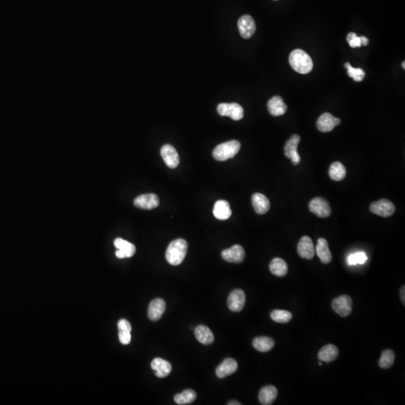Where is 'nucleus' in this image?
I'll list each match as a JSON object with an SVG mask.
<instances>
[{"instance_id": "f257e3e1", "label": "nucleus", "mask_w": 405, "mask_h": 405, "mask_svg": "<svg viewBox=\"0 0 405 405\" xmlns=\"http://www.w3.org/2000/svg\"><path fill=\"white\" fill-rule=\"evenodd\" d=\"M188 243L183 239H177L170 243L166 251V260L172 266L181 264L186 256Z\"/></svg>"}, {"instance_id": "f03ea898", "label": "nucleus", "mask_w": 405, "mask_h": 405, "mask_svg": "<svg viewBox=\"0 0 405 405\" xmlns=\"http://www.w3.org/2000/svg\"><path fill=\"white\" fill-rule=\"evenodd\" d=\"M289 62L294 71L303 75H306L311 72L314 66L310 56L300 49L292 51L289 57Z\"/></svg>"}, {"instance_id": "7ed1b4c3", "label": "nucleus", "mask_w": 405, "mask_h": 405, "mask_svg": "<svg viewBox=\"0 0 405 405\" xmlns=\"http://www.w3.org/2000/svg\"><path fill=\"white\" fill-rule=\"evenodd\" d=\"M241 144L237 141H230L218 145L212 152V156L216 160L224 162L234 158L240 151Z\"/></svg>"}, {"instance_id": "20e7f679", "label": "nucleus", "mask_w": 405, "mask_h": 405, "mask_svg": "<svg viewBox=\"0 0 405 405\" xmlns=\"http://www.w3.org/2000/svg\"><path fill=\"white\" fill-rule=\"evenodd\" d=\"M218 113L222 117H229L232 120H242L244 116L243 107L237 103H222L217 107Z\"/></svg>"}, {"instance_id": "39448f33", "label": "nucleus", "mask_w": 405, "mask_h": 405, "mask_svg": "<svg viewBox=\"0 0 405 405\" xmlns=\"http://www.w3.org/2000/svg\"><path fill=\"white\" fill-rule=\"evenodd\" d=\"M332 309L342 318L349 316L353 308V301L348 295H342L334 299L332 303Z\"/></svg>"}, {"instance_id": "423d86ee", "label": "nucleus", "mask_w": 405, "mask_h": 405, "mask_svg": "<svg viewBox=\"0 0 405 405\" xmlns=\"http://www.w3.org/2000/svg\"><path fill=\"white\" fill-rule=\"evenodd\" d=\"M308 208L312 213L319 218L329 217L332 212L328 201L321 197H317L311 200L308 204Z\"/></svg>"}, {"instance_id": "0eeeda50", "label": "nucleus", "mask_w": 405, "mask_h": 405, "mask_svg": "<svg viewBox=\"0 0 405 405\" xmlns=\"http://www.w3.org/2000/svg\"><path fill=\"white\" fill-rule=\"evenodd\" d=\"M300 141L301 138L300 135H292L284 146V155L287 159H291L293 165H298L301 161V158L298 153V145L300 143Z\"/></svg>"}, {"instance_id": "6e6552de", "label": "nucleus", "mask_w": 405, "mask_h": 405, "mask_svg": "<svg viewBox=\"0 0 405 405\" xmlns=\"http://www.w3.org/2000/svg\"><path fill=\"white\" fill-rule=\"evenodd\" d=\"M370 211L374 214L386 218L394 214L396 207L391 201L386 199H381L371 203Z\"/></svg>"}, {"instance_id": "1a4fd4ad", "label": "nucleus", "mask_w": 405, "mask_h": 405, "mask_svg": "<svg viewBox=\"0 0 405 405\" xmlns=\"http://www.w3.org/2000/svg\"><path fill=\"white\" fill-rule=\"evenodd\" d=\"M245 292L240 289H236L230 293L227 300L229 309L234 312H240L244 308L245 304Z\"/></svg>"}, {"instance_id": "9d476101", "label": "nucleus", "mask_w": 405, "mask_h": 405, "mask_svg": "<svg viewBox=\"0 0 405 405\" xmlns=\"http://www.w3.org/2000/svg\"><path fill=\"white\" fill-rule=\"evenodd\" d=\"M238 29L240 36L243 39H248L252 37L256 30L255 20L250 15H243L239 19Z\"/></svg>"}, {"instance_id": "9b49d317", "label": "nucleus", "mask_w": 405, "mask_h": 405, "mask_svg": "<svg viewBox=\"0 0 405 405\" xmlns=\"http://www.w3.org/2000/svg\"><path fill=\"white\" fill-rule=\"evenodd\" d=\"M299 255L303 259L311 260L315 255V248L312 240L308 236H304L300 239L297 245Z\"/></svg>"}, {"instance_id": "f8f14e48", "label": "nucleus", "mask_w": 405, "mask_h": 405, "mask_svg": "<svg viewBox=\"0 0 405 405\" xmlns=\"http://www.w3.org/2000/svg\"><path fill=\"white\" fill-rule=\"evenodd\" d=\"M222 257L227 262L240 263L245 260V250L240 245H234L222 251Z\"/></svg>"}, {"instance_id": "ddd939ff", "label": "nucleus", "mask_w": 405, "mask_h": 405, "mask_svg": "<svg viewBox=\"0 0 405 405\" xmlns=\"http://www.w3.org/2000/svg\"><path fill=\"white\" fill-rule=\"evenodd\" d=\"M161 156L167 167L170 168H176L180 164L178 153L175 148L171 145L165 144L162 146L161 149Z\"/></svg>"}, {"instance_id": "4468645a", "label": "nucleus", "mask_w": 405, "mask_h": 405, "mask_svg": "<svg viewBox=\"0 0 405 405\" xmlns=\"http://www.w3.org/2000/svg\"><path fill=\"white\" fill-rule=\"evenodd\" d=\"M114 245L117 248L116 251V256L120 259L125 258H131L133 256L136 251V248L132 243L124 240L123 239L117 238L114 240Z\"/></svg>"}, {"instance_id": "2eb2a0df", "label": "nucleus", "mask_w": 405, "mask_h": 405, "mask_svg": "<svg viewBox=\"0 0 405 405\" xmlns=\"http://www.w3.org/2000/svg\"><path fill=\"white\" fill-rule=\"evenodd\" d=\"M340 124V119L334 117L329 113H324L318 118L317 127L321 132H329Z\"/></svg>"}, {"instance_id": "dca6fc26", "label": "nucleus", "mask_w": 405, "mask_h": 405, "mask_svg": "<svg viewBox=\"0 0 405 405\" xmlns=\"http://www.w3.org/2000/svg\"><path fill=\"white\" fill-rule=\"evenodd\" d=\"M134 203L140 209H153L159 206V198L155 194H146L137 197Z\"/></svg>"}, {"instance_id": "f3484780", "label": "nucleus", "mask_w": 405, "mask_h": 405, "mask_svg": "<svg viewBox=\"0 0 405 405\" xmlns=\"http://www.w3.org/2000/svg\"><path fill=\"white\" fill-rule=\"evenodd\" d=\"M238 369V364L234 359L227 358L222 362L216 368V375L219 378H224L234 374Z\"/></svg>"}, {"instance_id": "a211bd4d", "label": "nucleus", "mask_w": 405, "mask_h": 405, "mask_svg": "<svg viewBox=\"0 0 405 405\" xmlns=\"http://www.w3.org/2000/svg\"><path fill=\"white\" fill-rule=\"evenodd\" d=\"M166 309V303L162 299H156L149 304L148 308V317L153 321L161 319Z\"/></svg>"}, {"instance_id": "6ab92c4d", "label": "nucleus", "mask_w": 405, "mask_h": 405, "mask_svg": "<svg viewBox=\"0 0 405 405\" xmlns=\"http://www.w3.org/2000/svg\"><path fill=\"white\" fill-rule=\"evenodd\" d=\"M252 206L255 212L259 215H263L270 209V202L264 195L255 193L251 197Z\"/></svg>"}, {"instance_id": "aec40b11", "label": "nucleus", "mask_w": 405, "mask_h": 405, "mask_svg": "<svg viewBox=\"0 0 405 405\" xmlns=\"http://www.w3.org/2000/svg\"><path fill=\"white\" fill-rule=\"evenodd\" d=\"M267 107L269 114L273 117L284 115L287 110V104L284 102L283 99L280 96H274L269 99Z\"/></svg>"}, {"instance_id": "412c9836", "label": "nucleus", "mask_w": 405, "mask_h": 405, "mask_svg": "<svg viewBox=\"0 0 405 405\" xmlns=\"http://www.w3.org/2000/svg\"><path fill=\"white\" fill-rule=\"evenodd\" d=\"M151 368L156 371L155 374L156 376L160 378H164L168 376L172 370L170 363L167 360L161 358L154 359L151 363Z\"/></svg>"}, {"instance_id": "4be33fe9", "label": "nucleus", "mask_w": 405, "mask_h": 405, "mask_svg": "<svg viewBox=\"0 0 405 405\" xmlns=\"http://www.w3.org/2000/svg\"><path fill=\"white\" fill-rule=\"evenodd\" d=\"M315 252L317 253V255L324 264H329V263L332 261V254L329 250L327 241L325 239L320 238L318 240Z\"/></svg>"}, {"instance_id": "5701e85b", "label": "nucleus", "mask_w": 405, "mask_h": 405, "mask_svg": "<svg viewBox=\"0 0 405 405\" xmlns=\"http://www.w3.org/2000/svg\"><path fill=\"white\" fill-rule=\"evenodd\" d=\"M230 204L224 200L216 201L213 208V215L219 220H227L231 216Z\"/></svg>"}, {"instance_id": "b1692460", "label": "nucleus", "mask_w": 405, "mask_h": 405, "mask_svg": "<svg viewBox=\"0 0 405 405\" xmlns=\"http://www.w3.org/2000/svg\"><path fill=\"white\" fill-rule=\"evenodd\" d=\"M339 354V349L336 345L326 344L318 352V358L320 361L331 363L337 359Z\"/></svg>"}, {"instance_id": "393cba45", "label": "nucleus", "mask_w": 405, "mask_h": 405, "mask_svg": "<svg viewBox=\"0 0 405 405\" xmlns=\"http://www.w3.org/2000/svg\"><path fill=\"white\" fill-rule=\"evenodd\" d=\"M195 338L200 343L209 345L214 342V335L212 333L209 327L204 325H199L195 328Z\"/></svg>"}, {"instance_id": "a878e982", "label": "nucleus", "mask_w": 405, "mask_h": 405, "mask_svg": "<svg viewBox=\"0 0 405 405\" xmlns=\"http://www.w3.org/2000/svg\"><path fill=\"white\" fill-rule=\"evenodd\" d=\"M278 396V390L272 385L264 386L259 393V401L261 405H270L276 400Z\"/></svg>"}, {"instance_id": "bb28decb", "label": "nucleus", "mask_w": 405, "mask_h": 405, "mask_svg": "<svg viewBox=\"0 0 405 405\" xmlns=\"http://www.w3.org/2000/svg\"><path fill=\"white\" fill-rule=\"evenodd\" d=\"M270 272L277 277H284L288 272L287 263L282 258H276L269 263Z\"/></svg>"}, {"instance_id": "cd10ccee", "label": "nucleus", "mask_w": 405, "mask_h": 405, "mask_svg": "<svg viewBox=\"0 0 405 405\" xmlns=\"http://www.w3.org/2000/svg\"><path fill=\"white\" fill-rule=\"evenodd\" d=\"M253 346L257 350L263 353L269 351L275 346V341L266 336H260L253 340Z\"/></svg>"}, {"instance_id": "c85d7f7f", "label": "nucleus", "mask_w": 405, "mask_h": 405, "mask_svg": "<svg viewBox=\"0 0 405 405\" xmlns=\"http://www.w3.org/2000/svg\"><path fill=\"white\" fill-rule=\"evenodd\" d=\"M329 175L334 181L343 180L346 177L345 167L341 162H334L329 167Z\"/></svg>"}, {"instance_id": "c756f323", "label": "nucleus", "mask_w": 405, "mask_h": 405, "mask_svg": "<svg viewBox=\"0 0 405 405\" xmlns=\"http://www.w3.org/2000/svg\"><path fill=\"white\" fill-rule=\"evenodd\" d=\"M197 399V394L192 389H186L182 393L177 394L174 396V402L180 405H189L193 403Z\"/></svg>"}, {"instance_id": "7c9ffc66", "label": "nucleus", "mask_w": 405, "mask_h": 405, "mask_svg": "<svg viewBox=\"0 0 405 405\" xmlns=\"http://www.w3.org/2000/svg\"><path fill=\"white\" fill-rule=\"evenodd\" d=\"M395 359H396V355L393 350L386 349L382 352L379 360V366L382 369L390 368L395 363Z\"/></svg>"}, {"instance_id": "2f4dec72", "label": "nucleus", "mask_w": 405, "mask_h": 405, "mask_svg": "<svg viewBox=\"0 0 405 405\" xmlns=\"http://www.w3.org/2000/svg\"><path fill=\"white\" fill-rule=\"evenodd\" d=\"M271 318L275 322L279 324H287L293 318L291 313L285 310H274L270 314Z\"/></svg>"}, {"instance_id": "473e14b6", "label": "nucleus", "mask_w": 405, "mask_h": 405, "mask_svg": "<svg viewBox=\"0 0 405 405\" xmlns=\"http://www.w3.org/2000/svg\"><path fill=\"white\" fill-rule=\"evenodd\" d=\"M344 67L347 68L348 76L353 78L356 82H360L364 79L365 73L362 68H353L349 62L345 63Z\"/></svg>"}, {"instance_id": "72a5a7b5", "label": "nucleus", "mask_w": 405, "mask_h": 405, "mask_svg": "<svg viewBox=\"0 0 405 405\" xmlns=\"http://www.w3.org/2000/svg\"><path fill=\"white\" fill-rule=\"evenodd\" d=\"M367 260V255L363 251H360L349 255L347 261L348 265L364 264Z\"/></svg>"}, {"instance_id": "f704fd0d", "label": "nucleus", "mask_w": 405, "mask_h": 405, "mask_svg": "<svg viewBox=\"0 0 405 405\" xmlns=\"http://www.w3.org/2000/svg\"><path fill=\"white\" fill-rule=\"evenodd\" d=\"M347 42H348L349 45L350 47H353V48H355V47H361V40H360V37L357 36V35L354 33H348L347 36Z\"/></svg>"}, {"instance_id": "c9c22d12", "label": "nucleus", "mask_w": 405, "mask_h": 405, "mask_svg": "<svg viewBox=\"0 0 405 405\" xmlns=\"http://www.w3.org/2000/svg\"><path fill=\"white\" fill-rule=\"evenodd\" d=\"M119 339L121 344L124 345L128 344L131 340V332L119 330Z\"/></svg>"}, {"instance_id": "e433bc0d", "label": "nucleus", "mask_w": 405, "mask_h": 405, "mask_svg": "<svg viewBox=\"0 0 405 405\" xmlns=\"http://www.w3.org/2000/svg\"><path fill=\"white\" fill-rule=\"evenodd\" d=\"M118 329L119 330L126 331V332H131V326L130 323L127 320L122 319L118 322Z\"/></svg>"}, {"instance_id": "4c0bfd02", "label": "nucleus", "mask_w": 405, "mask_h": 405, "mask_svg": "<svg viewBox=\"0 0 405 405\" xmlns=\"http://www.w3.org/2000/svg\"><path fill=\"white\" fill-rule=\"evenodd\" d=\"M360 40H361L362 45L367 46L369 43L368 38L364 37V36H360Z\"/></svg>"}, {"instance_id": "58836bf2", "label": "nucleus", "mask_w": 405, "mask_h": 405, "mask_svg": "<svg viewBox=\"0 0 405 405\" xmlns=\"http://www.w3.org/2000/svg\"><path fill=\"white\" fill-rule=\"evenodd\" d=\"M405 287L403 286L401 289V300H402V303H403L404 305L405 304Z\"/></svg>"}, {"instance_id": "ea45409f", "label": "nucleus", "mask_w": 405, "mask_h": 405, "mask_svg": "<svg viewBox=\"0 0 405 405\" xmlns=\"http://www.w3.org/2000/svg\"><path fill=\"white\" fill-rule=\"evenodd\" d=\"M228 405H241V403H240L239 402H236V401H233V402H230L228 404Z\"/></svg>"}, {"instance_id": "a19ab883", "label": "nucleus", "mask_w": 405, "mask_h": 405, "mask_svg": "<svg viewBox=\"0 0 405 405\" xmlns=\"http://www.w3.org/2000/svg\"><path fill=\"white\" fill-rule=\"evenodd\" d=\"M405 62H402V66H403L404 69H405Z\"/></svg>"}, {"instance_id": "79ce46f5", "label": "nucleus", "mask_w": 405, "mask_h": 405, "mask_svg": "<svg viewBox=\"0 0 405 405\" xmlns=\"http://www.w3.org/2000/svg\"><path fill=\"white\" fill-rule=\"evenodd\" d=\"M319 364L320 365H322V362L320 361Z\"/></svg>"}]
</instances>
